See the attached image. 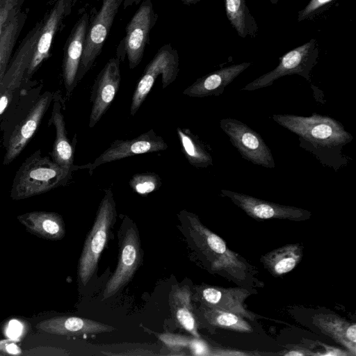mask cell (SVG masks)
<instances>
[{
  "label": "cell",
  "instance_id": "obj_1",
  "mask_svg": "<svg viewBox=\"0 0 356 356\" xmlns=\"http://www.w3.org/2000/svg\"><path fill=\"white\" fill-rule=\"evenodd\" d=\"M272 119L296 134L300 146L314 154L321 163L336 170L346 165L341 149L352 141L353 136L337 120L316 113L309 117L273 114Z\"/></svg>",
  "mask_w": 356,
  "mask_h": 356
},
{
  "label": "cell",
  "instance_id": "obj_2",
  "mask_svg": "<svg viewBox=\"0 0 356 356\" xmlns=\"http://www.w3.org/2000/svg\"><path fill=\"white\" fill-rule=\"evenodd\" d=\"M181 215L188 222L193 241L209 262L211 272L250 290L263 286L264 283L255 277V267L230 250L225 241L204 226L196 215L186 211Z\"/></svg>",
  "mask_w": 356,
  "mask_h": 356
},
{
  "label": "cell",
  "instance_id": "obj_3",
  "mask_svg": "<svg viewBox=\"0 0 356 356\" xmlns=\"http://www.w3.org/2000/svg\"><path fill=\"white\" fill-rule=\"evenodd\" d=\"M54 96V92L48 90L38 97L26 92L21 95L7 111L0 123L5 149L3 165L12 163L26 147L52 104Z\"/></svg>",
  "mask_w": 356,
  "mask_h": 356
},
{
  "label": "cell",
  "instance_id": "obj_4",
  "mask_svg": "<svg viewBox=\"0 0 356 356\" xmlns=\"http://www.w3.org/2000/svg\"><path fill=\"white\" fill-rule=\"evenodd\" d=\"M72 172L54 162L51 157L42 156L40 149L36 150L16 172L10 196L13 200H24L65 186L72 179Z\"/></svg>",
  "mask_w": 356,
  "mask_h": 356
},
{
  "label": "cell",
  "instance_id": "obj_5",
  "mask_svg": "<svg viewBox=\"0 0 356 356\" xmlns=\"http://www.w3.org/2000/svg\"><path fill=\"white\" fill-rule=\"evenodd\" d=\"M116 219V207L111 188L105 190L93 226L86 238L78 265V277L85 286L95 273L108 233Z\"/></svg>",
  "mask_w": 356,
  "mask_h": 356
},
{
  "label": "cell",
  "instance_id": "obj_6",
  "mask_svg": "<svg viewBox=\"0 0 356 356\" xmlns=\"http://www.w3.org/2000/svg\"><path fill=\"white\" fill-rule=\"evenodd\" d=\"M119 238V254L116 268L107 282L103 300L115 295L132 279L143 261L139 233L135 224L127 216Z\"/></svg>",
  "mask_w": 356,
  "mask_h": 356
},
{
  "label": "cell",
  "instance_id": "obj_7",
  "mask_svg": "<svg viewBox=\"0 0 356 356\" xmlns=\"http://www.w3.org/2000/svg\"><path fill=\"white\" fill-rule=\"evenodd\" d=\"M43 21L28 33L7 67L0 84V122L12 103L18 97L24 78L33 56Z\"/></svg>",
  "mask_w": 356,
  "mask_h": 356
},
{
  "label": "cell",
  "instance_id": "obj_8",
  "mask_svg": "<svg viewBox=\"0 0 356 356\" xmlns=\"http://www.w3.org/2000/svg\"><path fill=\"white\" fill-rule=\"evenodd\" d=\"M179 55L170 44L163 45L146 65L143 74L134 91L130 114L134 116L139 110L152 90L157 77L161 76L164 89L175 81L179 72Z\"/></svg>",
  "mask_w": 356,
  "mask_h": 356
},
{
  "label": "cell",
  "instance_id": "obj_9",
  "mask_svg": "<svg viewBox=\"0 0 356 356\" xmlns=\"http://www.w3.org/2000/svg\"><path fill=\"white\" fill-rule=\"evenodd\" d=\"M318 47L315 39L299 46L280 58L278 65L245 85L241 90H254L270 86L286 75L298 74L310 81V72L317 63Z\"/></svg>",
  "mask_w": 356,
  "mask_h": 356
},
{
  "label": "cell",
  "instance_id": "obj_10",
  "mask_svg": "<svg viewBox=\"0 0 356 356\" xmlns=\"http://www.w3.org/2000/svg\"><path fill=\"white\" fill-rule=\"evenodd\" d=\"M159 15L154 9L152 0H143L127 24L126 35L118 51L123 50L120 60L127 56L131 70L136 67L141 62L145 49L149 41V33L155 25Z\"/></svg>",
  "mask_w": 356,
  "mask_h": 356
},
{
  "label": "cell",
  "instance_id": "obj_11",
  "mask_svg": "<svg viewBox=\"0 0 356 356\" xmlns=\"http://www.w3.org/2000/svg\"><path fill=\"white\" fill-rule=\"evenodd\" d=\"M220 127L244 159L264 168H275L272 152L257 131L231 118L220 120Z\"/></svg>",
  "mask_w": 356,
  "mask_h": 356
},
{
  "label": "cell",
  "instance_id": "obj_12",
  "mask_svg": "<svg viewBox=\"0 0 356 356\" xmlns=\"http://www.w3.org/2000/svg\"><path fill=\"white\" fill-rule=\"evenodd\" d=\"M123 1L103 0L99 12L90 21L77 74V82L81 80L100 54Z\"/></svg>",
  "mask_w": 356,
  "mask_h": 356
},
{
  "label": "cell",
  "instance_id": "obj_13",
  "mask_svg": "<svg viewBox=\"0 0 356 356\" xmlns=\"http://www.w3.org/2000/svg\"><path fill=\"white\" fill-rule=\"evenodd\" d=\"M221 193L255 220L280 219L303 221L312 217V213L304 209L282 205L226 189L221 190Z\"/></svg>",
  "mask_w": 356,
  "mask_h": 356
},
{
  "label": "cell",
  "instance_id": "obj_14",
  "mask_svg": "<svg viewBox=\"0 0 356 356\" xmlns=\"http://www.w3.org/2000/svg\"><path fill=\"white\" fill-rule=\"evenodd\" d=\"M168 145L164 139L150 129L129 140H115L95 160L79 169L88 168L91 174L97 167L131 156L165 150Z\"/></svg>",
  "mask_w": 356,
  "mask_h": 356
},
{
  "label": "cell",
  "instance_id": "obj_15",
  "mask_svg": "<svg viewBox=\"0 0 356 356\" xmlns=\"http://www.w3.org/2000/svg\"><path fill=\"white\" fill-rule=\"evenodd\" d=\"M120 60L111 58L97 74L90 94L89 127H94L107 111L120 88Z\"/></svg>",
  "mask_w": 356,
  "mask_h": 356
},
{
  "label": "cell",
  "instance_id": "obj_16",
  "mask_svg": "<svg viewBox=\"0 0 356 356\" xmlns=\"http://www.w3.org/2000/svg\"><path fill=\"white\" fill-rule=\"evenodd\" d=\"M73 0H56L45 15L34 52L24 81H29L42 63L49 56L52 41L65 17L70 14Z\"/></svg>",
  "mask_w": 356,
  "mask_h": 356
},
{
  "label": "cell",
  "instance_id": "obj_17",
  "mask_svg": "<svg viewBox=\"0 0 356 356\" xmlns=\"http://www.w3.org/2000/svg\"><path fill=\"white\" fill-rule=\"evenodd\" d=\"M196 291L203 306L230 312L250 321H254L258 316L248 310L245 304V300L251 296L250 289L241 286L225 288L202 285Z\"/></svg>",
  "mask_w": 356,
  "mask_h": 356
},
{
  "label": "cell",
  "instance_id": "obj_18",
  "mask_svg": "<svg viewBox=\"0 0 356 356\" xmlns=\"http://www.w3.org/2000/svg\"><path fill=\"white\" fill-rule=\"evenodd\" d=\"M90 16L85 12L74 24L65 46L63 60V79L67 96L76 86L77 74L84 49Z\"/></svg>",
  "mask_w": 356,
  "mask_h": 356
},
{
  "label": "cell",
  "instance_id": "obj_19",
  "mask_svg": "<svg viewBox=\"0 0 356 356\" xmlns=\"http://www.w3.org/2000/svg\"><path fill=\"white\" fill-rule=\"evenodd\" d=\"M62 104L60 93L59 91L54 92L51 117L48 120V125H54L56 131L50 157L61 167L74 171L79 169V166L74 164L76 136L74 137L72 143L67 137L65 122L61 111Z\"/></svg>",
  "mask_w": 356,
  "mask_h": 356
},
{
  "label": "cell",
  "instance_id": "obj_20",
  "mask_svg": "<svg viewBox=\"0 0 356 356\" xmlns=\"http://www.w3.org/2000/svg\"><path fill=\"white\" fill-rule=\"evenodd\" d=\"M35 328L42 332L63 336H79L109 332L113 326L86 318L60 316L38 322Z\"/></svg>",
  "mask_w": 356,
  "mask_h": 356
},
{
  "label": "cell",
  "instance_id": "obj_21",
  "mask_svg": "<svg viewBox=\"0 0 356 356\" xmlns=\"http://www.w3.org/2000/svg\"><path fill=\"white\" fill-rule=\"evenodd\" d=\"M251 65V63H242L222 67L197 79L186 88L183 94L190 97L218 96L240 74Z\"/></svg>",
  "mask_w": 356,
  "mask_h": 356
},
{
  "label": "cell",
  "instance_id": "obj_22",
  "mask_svg": "<svg viewBox=\"0 0 356 356\" xmlns=\"http://www.w3.org/2000/svg\"><path fill=\"white\" fill-rule=\"evenodd\" d=\"M312 323L323 334L343 346L349 353L356 355V324L335 314H316Z\"/></svg>",
  "mask_w": 356,
  "mask_h": 356
},
{
  "label": "cell",
  "instance_id": "obj_23",
  "mask_svg": "<svg viewBox=\"0 0 356 356\" xmlns=\"http://www.w3.org/2000/svg\"><path fill=\"white\" fill-rule=\"evenodd\" d=\"M17 218L27 231L38 237L56 241L65 236L63 219L56 212L31 211L19 215Z\"/></svg>",
  "mask_w": 356,
  "mask_h": 356
},
{
  "label": "cell",
  "instance_id": "obj_24",
  "mask_svg": "<svg viewBox=\"0 0 356 356\" xmlns=\"http://www.w3.org/2000/svg\"><path fill=\"white\" fill-rule=\"evenodd\" d=\"M303 245L290 243L274 249L260 258V262L273 276L281 277L293 270L301 261Z\"/></svg>",
  "mask_w": 356,
  "mask_h": 356
},
{
  "label": "cell",
  "instance_id": "obj_25",
  "mask_svg": "<svg viewBox=\"0 0 356 356\" xmlns=\"http://www.w3.org/2000/svg\"><path fill=\"white\" fill-rule=\"evenodd\" d=\"M192 293L188 285L173 286L170 293V304L177 322L194 337L200 338L192 305Z\"/></svg>",
  "mask_w": 356,
  "mask_h": 356
},
{
  "label": "cell",
  "instance_id": "obj_26",
  "mask_svg": "<svg viewBox=\"0 0 356 356\" xmlns=\"http://www.w3.org/2000/svg\"><path fill=\"white\" fill-rule=\"evenodd\" d=\"M227 17L238 35L254 38L258 33L255 19L251 15L245 0H224Z\"/></svg>",
  "mask_w": 356,
  "mask_h": 356
},
{
  "label": "cell",
  "instance_id": "obj_27",
  "mask_svg": "<svg viewBox=\"0 0 356 356\" xmlns=\"http://www.w3.org/2000/svg\"><path fill=\"white\" fill-rule=\"evenodd\" d=\"M177 133L182 151L188 163L199 168L213 165V159L204 144L190 129L177 128Z\"/></svg>",
  "mask_w": 356,
  "mask_h": 356
},
{
  "label": "cell",
  "instance_id": "obj_28",
  "mask_svg": "<svg viewBox=\"0 0 356 356\" xmlns=\"http://www.w3.org/2000/svg\"><path fill=\"white\" fill-rule=\"evenodd\" d=\"M202 317L209 325L213 327L250 333L252 326L246 319L236 314L216 308L204 306L202 309Z\"/></svg>",
  "mask_w": 356,
  "mask_h": 356
},
{
  "label": "cell",
  "instance_id": "obj_29",
  "mask_svg": "<svg viewBox=\"0 0 356 356\" xmlns=\"http://www.w3.org/2000/svg\"><path fill=\"white\" fill-rule=\"evenodd\" d=\"M130 187L140 195H147L158 190L161 186V179L154 172L137 173L129 181Z\"/></svg>",
  "mask_w": 356,
  "mask_h": 356
},
{
  "label": "cell",
  "instance_id": "obj_30",
  "mask_svg": "<svg viewBox=\"0 0 356 356\" xmlns=\"http://www.w3.org/2000/svg\"><path fill=\"white\" fill-rule=\"evenodd\" d=\"M23 0H1L0 3V37L8 20L22 7Z\"/></svg>",
  "mask_w": 356,
  "mask_h": 356
},
{
  "label": "cell",
  "instance_id": "obj_31",
  "mask_svg": "<svg viewBox=\"0 0 356 356\" xmlns=\"http://www.w3.org/2000/svg\"><path fill=\"white\" fill-rule=\"evenodd\" d=\"M334 0H310L307 5L299 11L298 22L310 18L322 11Z\"/></svg>",
  "mask_w": 356,
  "mask_h": 356
},
{
  "label": "cell",
  "instance_id": "obj_32",
  "mask_svg": "<svg viewBox=\"0 0 356 356\" xmlns=\"http://www.w3.org/2000/svg\"><path fill=\"white\" fill-rule=\"evenodd\" d=\"M168 346L171 347H186L189 346L191 339L188 337L177 335H163L161 338Z\"/></svg>",
  "mask_w": 356,
  "mask_h": 356
},
{
  "label": "cell",
  "instance_id": "obj_33",
  "mask_svg": "<svg viewBox=\"0 0 356 356\" xmlns=\"http://www.w3.org/2000/svg\"><path fill=\"white\" fill-rule=\"evenodd\" d=\"M0 352L4 355H21L22 351L13 339L0 340Z\"/></svg>",
  "mask_w": 356,
  "mask_h": 356
},
{
  "label": "cell",
  "instance_id": "obj_34",
  "mask_svg": "<svg viewBox=\"0 0 356 356\" xmlns=\"http://www.w3.org/2000/svg\"><path fill=\"white\" fill-rule=\"evenodd\" d=\"M278 354L286 356L316 355V353H313L311 350L308 348L298 346H292L288 350H284L283 352L279 353Z\"/></svg>",
  "mask_w": 356,
  "mask_h": 356
},
{
  "label": "cell",
  "instance_id": "obj_35",
  "mask_svg": "<svg viewBox=\"0 0 356 356\" xmlns=\"http://www.w3.org/2000/svg\"><path fill=\"white\" fill-rule=\"evenodd\" d=\"M318 343L322 347L324 348V350H325V353H320L319 355H321V356L351 355L349 353V352H348L347 350H343L342 349L337 348L334 346H328V345L321 343V342H318Z\"/></svg>",
  "mask_w": 356,
  "mask_h": 356
},
{
  "label": "cell",
  "instance_id": "obj_36",
  "mask_svg": "<svg viewBox=\"0 0 356 356\" xmlns=\"http://www.w3.org/2000/svg\"><path fill=\"white\" fill-rule=\"evenodd\" d=\"M20 330V326L17 323L14 322L10 323L9 327V332L10 335L12 334L13 337H15L17 333L19 332Z\"/></svg>",
  "mask_w": 356,
  "mask_h": 356
},
{
  "label": "cell",
  "instance_id": "obj_37",
  "mask_svg": "<svg viewBox=\"0 0 356 356\" xmlns=\"http://www.w3.org/2000/svg\"><path fill=\"white\" fill-rule=\"evenodd\" d=\"M140 1L141 0H124L122 3L124 9L127 8L128 7L132 6L134 5H137Z\"/></svg>",
  "mask_w": 356,
  "mask_h": 356
},
{
  "label": "cell",
  "instance_id": "obj_38",
  "mask_svg": "<svg viewBox=\"0 0 356 356\" xmlns=\"http://www.w3.org/2000/svg\"><path fill=\"white\" fill-rule=\"evenodd\" d=\"M200 0H181L182 3L185 5L195 4L199 2Z\"/></svg>",
  "mask_w": 356,
  "mask_h": 356
},
{
  "label": "cell",
  "instance_id": "obj_39",
  "mask_svg": "<svg viewBox=\"0 0 356 356\" xmlns=\"http://www.w3.org/2000/svg\"><path fill=\"white\" fill-rule=\"evenodd\" d=\"M270 1L271 3H273V4H276L279 1V0H270Z\"/></svg>",
  "mask_w": 356,
  "mask_h": 356
},
{
  "label": "cell",
  "instance_id": "obj_40",
  "mask_svg": "<svg viewBox=\"0 0 356 356\" xmlns=\"http://www.w3.org/2000/svg\"><path fill=\"white\" fill-rule=\"evenodd\" d=\"M1 355H4V354L3 353L0 352V356H1Z\"/></svg>",
  "mask_w": 356,
  "mask_h": 356
},
{
  "label": "cell",
  "instance_id": "obj_41",
  "mask_svg": "<svg viewBox=\"0 0 356 356\" xmlns=\"http://www.w3.org/2000/svg\"><path fill=\"white\" fill-rule=\"evenodd\" d=\"M1 0H0V3H1Z\"/></svg>",
  "mask_w": 356,
  "mask_h": 356
}]
</instances>
